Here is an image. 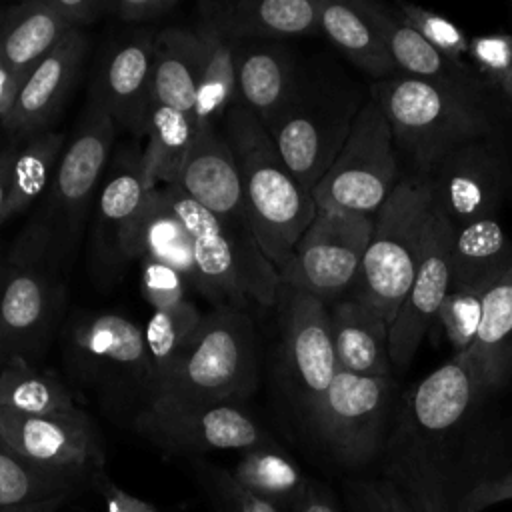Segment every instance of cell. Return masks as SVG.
<instances>
[{
    "mask_svg": "<svg viewBox=\"0 0 512 512\" xmlns=\"http://www.w3.org/2000/svg\"><path fill=\"white\" fill-rule=\"evenodd\" d=\"M490 398L466 354H454L400 398L380 476L414 512H460L496 450L498 434L484 428Z\"/></svg>",
    "mask_w": 512,
    "mask_h": 512,
    "instance_id": "obj_1",
    "label": "cell"
},
{
    "mask_svg": "<svg viewBox=\"0 0 512 512\" xmlns=\"http://www.w3.org/2000/svg\"><path fill=\"white\" fill-rule=\"evenodd\" d=\"M368 98L370 92L334 62L300 60L286 100L264 128L288 170L310 194L336 160Z\"/></svg>",
    "mask_w": 512,
    "mask_h": 512,
    "instance_id": "obj_2",
    "label": "cell"
},
{
    "mask_svg": "<svg viewBox=\"0 0 512 512\" xmlns=\"http://www.w3.org/2000/svg\"><path fill=\"white\" fill-rule=\"evenodd\" d=\"M222 134L240 172L250 228L280 272L312 224L318 206L288 170L256 114L234 104L222 118Z\"/></svg>",
    "mask_w": 512,
    "mask_h": 512,
    "instance_id": "obj_3",
    "label": "cell"
},
{
    "mask_svg": "<svg viewBox=\"0 0 512 512\" xmlns=\"http://www.w3.org/2000/svg\"><path fill=\"white\" fill-rule=\"evenodd\" d=\"M116 132L110 116L88 100L44 192V202L14 242V250L44 258L54 268L72 258L102 186Z\"/></svg>",
    "mask_w": 512,
    "mask_h": 512,
    "instance_id": "obj_4",
    "label": "cell"
},
{
    "mask_svg": "<svg viewBox=\"0 0 512 512\" xmlns=\"http://www.w3.org/2000/svg\"><path fill=\"white\" fill-rule=\"evenodd\" d=\"M368 92L390 126L396 150L410 160L418 176H428L456 146L496 132V116L488 102L430 82L394 74L374 82Z\"/></svg>",
    "mask_w": 512,
    "mask_h": 512,
    "instance_id": "obj_5",
    "label": "cell"
},
{
    "mask_svg": "<svg viewBox=\"0 0 512 512\" xmlns=\"http://www.w3.org/2000/svg\"><path fill=\"white\" fill-rule=\"evenodd\" d=\"M194 242L200 274V294L214 306L244 310L248 304L270 308L276 304L282 280L278 268L264 254L248 220H226L178 186H164Z\"/></svg>",
    "mask_w": 512,
    "mask_h": 512,
    "instance_id": "obj_6",
    "label": "cell"
},
{
    "mask_svg": "<svg viewBox=\"0 0 512 512\" xmlns=\"http://www.w3.org/2000/svg\"><path fill=\"white\" fill-rule=\"evenodd\" d=\"M398 402L394 376L338 370L302 434L328 464L350 476H364L366 468L382 460Z\"/></svg>",
    "mask_w": 512,
    "mask_h": 512,
    "instance_id": "obj_7",
    "label": "cell"
},
{
    "mask_svg": "<svg viewBox=\"0 0 512 512\" xmlns=\"http://www.w3.org/2000/svg\"><path fill=\"white\" fill-rule=\"evenodd\" d=\"M258 338L246 310L214 306L148 398L240 404L258 386ZM146 398V400H148Z\"/></svg>",
    "mask_w": 512,
    "mask_h": 512,
    "instance_id": "obj_8",
    "label": "cell"
},
{
    "mask_svg": "<svg viewBox=\"0 0 512 512\" xmlns=\"http://www.w3.org/2000/svg\"><path fill=\"white\" fill-rule=\"evenodd\" d=\"M430 206V182L414 174L402 178L376 212L352 296L376 310L388 326L414 280Z\"/></svg>",
    "mask_w": 512,
    "mask_h": 512,
    "instance_id": "obj_9",
    "label": "cell"
},
{
    "mask_svg": "<svg viewBox=\"0 0 512 512\" xmlns=\"http://www.w3.org/2000/svg\"><path fill=\"white\" fill-rule=\"evenodd\" d=\"M62 350L72 378L102 404L118 412L140 410L150 368L144 330L136 322L116 312L84 314L66 326Z\"/></svg>",
    "mask_w": 512,
    "mask_h": 512,
    "instance_id": "obj_10",
    "label": "cell"
},
{
    "mask_svg": "<svg viewBox=\"0 0 512 512\" xmlns=\"http://www.w3.org/2000/svg\"><path fill=\"white\" fill-rule=\"evenodd\" d=\"M398 182V150L390 126L380 106L368 98L312 198L318 208L372 216Z\"/></svg>",
    "mask_w": 512,
    "mask_h": 512,
    "instance_id": "obj_11",
    "label": "cell"
},
{
    "mask_svg": "<svg viewBox=\"0 0 512 512\" xmlns=\"http://www.w3.org/2000/svg\"><path fill=\"white\" fill-rule=\"evenodd\" d=\"M134 430L164 452L198 458L214 450H250L276 444L240 404L148 398L132 416Z\"/></svg>",
    "mask_w": 512,
    "mask_h": 512,
    "instance_id": "obj_12",
    "label": "cell"
},
{
    "mask_svg": "<svg viewBox=\"0 0 512 512\" xmlns=\"http://www.w3.org/2000/svg\"><path fill=\"white\" fill-rule=\"evenodd\" d=\"M372 230V216L318 208L280 270L282 286L306 292L326 306L340 300L358 278Z\"/></svg>",
    "mask_w": 512,
    "mask_h": 512,
    "instance_id": "obj_13",
    "label": "cell"
},
{
    "mask_svg": "<svg viewBox=\"0 0 512 512\" xmlns=\"http://www.w3.org/2000/svg\"><path fill=\"white\" fill-rule=\"evenodd\" d=\"M276 304L280 306L284 392L302 428L338 372L330 310L322 300L288 286L280 288Z\"/></svg>",
    "mask_w": 512,
    "mask_h": 512,
    "instance_id": "obj_14",
    "label": "cell"
},
{
    "mask_svg": "<svg viewBox=\"0 0 512 512\" xmlns=\"http://www.w3.org/2000/svg\"><path fill=\"white\" fill-rule=\"evenodd\" d=\"M0 272V364H34L56 328L62 284L50 262L14 248Z\"/></svg>",
    "mask_w": 512,
    "mask_h": 512,
    "instance_id": "obj_15",
    "label": "cell"
},
{
    "mask_svg": "<svg viewBox=\"0 0 512 512\" xmlns=\"http://www.w3.org/2000/svg\"><path fill=\"white\" fill-rule=\"evenodd\" d=\"M426 178L434 206L458 228L476 220H498L512 176L504 150L490 136L456 146Z\"/></svg>",
    "mask_w": 512,
    "mask_h": 512,
    "instance_id": "obj_16",
    "label": "cell"
},
{
    "mask_svg": "<svg viewBox=\"0 0 512 512\" xmlns=\"http://www.w3.org/2000/svg\"><path fill=\"white\" fill-rule=\"evenodd\" d=\"M0 432L28 462L90 484L104 470V448L94 420L82 410L24 416L0 410Z\"/></svg>",
    "mask_w": 512,
    "mask_h": 512,
    "instance_id": "obj_17",
    "label": "cell"
},
{
    "mask_svg": "<svg viewBox=\"0 0 512 512\" xmlns=\"http://www.w3.org/2000/svg\"><path fill=\"white\" fill-rule=\"evenodd\" d=\"M452 238V222L432 202L414 280L390 324V360L398 370L410 366L420 342L436 322L440 306L450 294Z\"/></svg>",
    "mask_w": 512,
    "mask_h": 512,
    "instance_id": "obj_18",
    "label": "cell"
},
{
    "mask_svg": "<svg viewBox=\"0 0 512 512\" xmlns=\"http://www.w3.org/2000/svg\"><path fill=\"white\" fill-rule=\"evenodd\" d=\"M146 192L140 154L124 152L102 182L92 208L90 272L102 288L116 282L134 260L132 244Z\"/></svg>",
    "mask_w": 512,
    "mask_h": 512,
    "instance_id": "obj_19",
    "label": "cell"
},
{
    "mask_svg": "<svg viewBox=\"0 0 512 512\" xmlns=\"http://www.w3.org/2000/svg\"><path fill=\"white\" fill-rule=\"evenodd\" d=\"M154 34L136 30L116 38L104 52L92 88L94 100L114 122L116 130L144 136L152 106Z\"/></svg>",
    "mask_w": 512,
    "mask_h": 512,
    "instance_id": "obj_20",
    "label": "cell"
},
{
    "mask_svg": "<svg viewBox=\"0 0 512 512\" xmlns=\"http://www.w3.org/2000/svg\"><path fill=\"white\" fill-rule=\"evenodd\" d=\"M86 50V34L82 30H70L24 78L10 112L0 122L2 128L18 140L46 132L64 108L80 76Z\"/></svg>",
    "mask_w": 512,
    "mask_h": 512,
    "instance_id": "obj_21",
    "label": "cell"
},
{
    "mask_svg": "<svg viewBox=\"0 0 512 512\" xmlns=\"http://www.w3.org/2000/svg\"><path fill=\"white\" fill-rule=\"evenodd\" d=\"M358 4L384 42L396 72L490 104L488 96L492 88L478 76L474 66L452 62L440 54L416 30L404 24L398 14L388 12L380 2L358 0Z\"/></svg>",
    "mask_w": 512,
    "mask_h": 512,
    "instance_id": "obj_22",
    "label": "cell"
},
{
    "mask_svg": "<svg viewBox=\"0 0 512 512\" xmlns=\"http://www.w3.org/2000/svg\"><path fill=\"white\" fill-rule=\"evenodd\" d=\"M196 24L234 42L308 36L320 32V0H204Z\"/></svg>",
    "mask_w": 512,
    "mask_h": 512,
    "instance_id": "obj_23",
    "label": "cell"
},
{
    "mask_svg": "<svg viewBox=\"0 0 512 512\" xmlns=\"http://www.w3.org/2000/svg\"><path fill=\"white\" fill-rule=\"evenodd\" d=\"M174 186L220 218L248 220L240 172L230 144L216 124H198Z\"/></svg>",
    "mask_w": 512,
    "mask_h": 512,
    "instance_id": "obj_24",
    "label": "cell"
},
{
    "mask_svg": "<svg viewBox=\"0 0 512 512\" xmlns=\"http://www.w3.org/2000/svg\"><path fill=\"white\" fill-rule=\"evenodd\" d=\"M328 310L336 368L356 376H392L388 322L352 294Z\"/></svg>",
    "mask_w": 512,
    "mask_h": 512,
    "instance_id": "obj_25",
    "label": "cell"
},
{
    "mask_svg": "<svg viewBox=\"0 0 512 512\" xmlns=\"http://www.w3.org/2000/svg\"><path fill=\"white\" fill-rule=\"evenodd\" d=\"M300 58L280 40H246L236 44L238 104L266 124L286 100Z\"/></svg>",
    "mask_w": 512,
    "mask_h": 512,
    "instance_id": "obj_26",
    "label": "cell"
},
{
    "mask_svg": "<svg viewBox=\"0 0 512 512\" xmlns=\"http://www.w3.org/2000/svg\"><path fill=\"white\" fill-rule=\"evenodd\" d=\"M134 260H154L178 270L192 290L200 292V274L194 260V242L182 216L172 206L166 188L146 192L132 244Z\"/></svg>",
    "mask_w": 512,
    "mask_h": 512,
    "instance_id": "obj_27",
    "label": "cell"
},
{
    "mask_svg": "<svg viewBox=\"0 0 512 512\" xmlns=\"http://www.w3.org/2000/svg\"><path fill=\"white\" fill-rule=\"evenodd\" d=\"M462 354L486 394L496 396L512 380V268L486 292L476 338Z\"/></svg>",
    "mask_w": 512,
    "mask_h": 512,
    "instance_id": "obj_28",
    "label": "cell"
},
{
    "mask_svg": "<svg viewBox=\"0 0 512 512\" xmlns=\"http://www.w3.org/2000/svg\"><path fill=\"white\" fill-rule=\"evenodd\" d=\"M204 46L196 28L170 26L154 34L152 102L194 114Z\"/></svg>",
    "mask_w": 512,
    "mask_h": 512,
    "instance_id": "obj_29",
    "label": "cell"
},
{
    "mask_svg": "<svg viewBox=\"0 0 512 512\" xmlns=\"http://www.w3.org/2000/svg\"><path fill=\"white\" fill-rule=\"evenodd\" d=\"M198 130L194 114L152 102L144 126L146 146L140 152V172L146 190L174 186Z\"/></svg>",
    "mask_w": 512,
    "mask_h": 512,
    "instance_id": "obj_30",
    "label": "cell"
},
{
    "mask_svg": "<svg viewBox=\"0 0 512 512\" xmlns=\"http://www.w3.org/2000/svg\"><path fill=\"white\" fill-rule=\"evenodd\" d=\"M46 0H28L6 10L0 60L22 80L70 32Z\"/></svg>",
    "mask_w": 512,
    "mask_h": 512,
    "instance_id": "obj_31",
    "label": "cell"
},
{
    "mask_svg": "<svg viewBox=\"0 0 512 512\" xmlns=\"http://www.w3.org/2000/svg\"><path fill=\"white\" fill-rule=\"evenodd\" d=\"M320 32L374 82L396 74L384 42L358 0H320Z\"/></svg>",
    "mask_w": 512,
    "mask_h": 512,
    "instance_id": "obj_32",
    "label": "cell"
},
{
    "mask_svg": "<svg viewBox=\"0 0 512 512\" xmlns=\"http://www.w3.org/2000/svg\"><path fill=\"white\" fill-rule=\"evenodd\" d=\"M512 268V242L498 220L454 228L450 290L492 286Z\"/></svg>",
    "mask_w": 512,
    "mask_h": 512,
    "instance_id": "obj_33",
    "label": "cell"
},
{
    "mask_svg": "<svg viewBox=\"0 0 512 512\" xmlns=\"http://www.w3.org/2000/svg\"><path fill=\"white\" fill-rule=\"evenodd\" d=\"M230 474L246 492L286 512H292L310 482L300 464L278 442L240 452Z\"/></svg>",
    "mask_w": 512,
    "mask_h": 512,
    "instance_id": "obj_34",
    "label": "cell"
},
{
    "mask_svg": "<svg viewBox=\"0 0 512 512\" xmlns=\"http://www.w3.org/2000/svg\"><path fill=\"white\" fill-rule=\"evenodd\" d=\"M86 482L40 468L20 456L0 432V512L42 502H68Z\"/></svg>",
    "mask_w": 512,
    "mask_h": 512,
    "instance_id": "obj_35",
    "label": "cell"
},
{
    "mask_svg": "<svg viewBox=\"0 0 512 512\" xmlns=\"http://www.w3.org/2000/svg\"><path fill=\"white\" fill-rule=\"evenodd\" d=\"M64 146L66 136L54 130L22 138L20 144H12L6 220L28 210L30 204L46 192Z\"/></svg>",
    "mask_w": 512,
    "mask_h": 512,
    "instance_id": "obj_36",
    "label": "cell"
},
{
    "mask_svg": "<svg viewBox=\"0 0 512 512\" xmlns=\"http://www.w3.org/2000/svg\"><path fill=\"white\" fill-rule=\"evenodd\" d=\"M204 46L202 70L196 90L194 116L198 124H216L224 118L228 108L238 104V76H236V44L234 40L204 28L194 26Z\"/></svg>",
    "mask_w": 512,
    "mask_h": 512,
    "instance_id": "obj_37",
    "label": "cell"
},
{
    "mask_svg": "<svg viewBox=\"0 0 512 512\" xmlns=\"http://www.w3.org/2000/svg\"><path fill=\"white\" fill-rule=\"evenodd\" d=\"M76 408L72 392L56 374L28 362H12L0 368V410L46 416Z\"/></svg>",
    "mask_w": 512,
    "mask_h": 512,
    "instance_id": "obj_38",
    "label": "cell"
},
{
    "mask_svg": "<svg viewBox=\"0 0 512 512\" xmlns=\"http://www.w3.org/2000/svg\"><path fill=\"white\" fill-rule=\"evenodd\" d=\"M202 318L204 314L198 310V306L192 300H186L176 308L152 310L144 328V344H146L148 368H150L148 396L172 372L184 348L196 334Z\"/></svg>",
    "mask_w": 512,
    "mask_h": 512,
    "instance_id": "obj_39",
    "label": "cell"
},
{
    "mask_svg": "<svg viewBox=\"0 0 512 512\" xmlns=\"http://www.w3.org/2000/svg\"><path fill=\"white\" fill-rule=\"evenodd\" d=\"M190 468L214 512H286L246 492L232 478L230 468L202 458H192Z\"/></svg>",
    "mask_w": 512,
    "mask_h": 512,
    "instance_id": "obj_40",
    "label": "cell"
},
{
    "mask_svg": "<svg viewBox=\"0 0 512 512\" xmlns=\"http://www.w3.org/2000/svg\"><path fill=\"white\" fill-rule=\"evenodd\" d=\"M490 286H470L460 290H450L436 322L442 326L446 340L450 342L454 354L466 352L478 332L480 318H482V304L484 296Z\"/></svg>",
    "mask_w": 512,
    "mask_h": 512,
    "instance_id": "obj_41",
    "label": "cell"
},
{
    "mask_svg": "<svg viewBox=\"0 0 512 512\" xmlns=\"http://www.w3.org/2000/svg\"><path fill=\"white\" fill-rule=\"evenodd\" d=\"M398 18L416 30L432 48L450 58L452 62L464 64V56L470 50L466 32L448 18L426 10L416 4H398Z\"/></svg>",
    "mask_w": 512,
    "mask_h": 512,
    "instance_id": "obj_42",
    "label": "cell"
},
{
    "mask_svg": "<svg viewBox=\"0 0 512 512\" xmlns=\"http://www.w3.org/2000/svg\"><path fill=\"white\" fill-rule=\"evenodd\" d=\"M512 498V432L498 438L494 456L476 482V486L464 496L460 512H482L484 508Z\"/></svg>",
    "mask_w": 512,
    "mask_h": 512,
    "instance_id": "obj_43",
    "label": "cell"
},
{
    "mask_svg": "<svg viewBox=\"0 0 512 512\" xmlns=\"http://www.w3.org/2000/svg\"><path fill=\"white\" fill-rule=\"evenodd\" d=\"M342 496L346 512H414L400 488L382 476H348Z\"/></svg>",
    "mask_w": 512,
    "mask_h": 512,
    "instance_id": "obj_44",
    "label": "cell"
},
{
    "mask_svg": "<svg viewBox=\"0 0 512 512\" xmlns=\"http://www.w3.org/2000/svg\"><path fill=\"white\" fill-rule=\"evenodd\" d=\"M142 294L152 310L176 308L188 300V280L174 268L154 262L142 260Z\"/></svg>",
    "mask_w": 512,
    "mask_h": 512,
    "instance_id": "obj_45",
    "label": "cell"
},
{
    "mask_svg": "<svg viewBox=\"0 0 512 512\" xmlns=\"http://www.w3.org/2000/svg\"><path fill=\"white\" fill-rule=\"evenodd\" d=\"M468 56L474 62L478 76L494 90H500L502 80L512 70V34H490L470 42Z\"/></svg>",
    "mask_w": 512,
    "mask_h": 512,
    "instance_id": "obj_46",
    "label": "cell"
},
{
    "mask_svg": "<svg viewBox=\"0 0 512 512\" xmlns=\"http://www.w3.org/2000/svg\"><path fill=\"white\" fill-rule=\"evenodd\" d=\"M180 6V0H106V16L124 24L154 22Z\"/></svg>",
    "mask_w": 512,
    "mask_h": 512,
    "instance_id": "obj_47",
    "label": "cell"
},
{
    "mask_svg": "<svg viewBox=\"0 0 512 512\" xmlns=\"http://www.w3.org/2000/svg\"><path fill=\"white\" fill-rule=\"evenodd\" d=\"M90 486L100 494L104 502V512H156L150 502L126 492L104 470L96 472L90 478Z\"/></svg>",
    "mask_w": 512,
    "mask_h": 512,
    "instance_id": "obj_48",
    "label": "cell"
},
{
    "mask_svg": "<svg viewBox=\"0 0 512 512\" xmlns=\"http://www.w3.org/2000/svg\"><path fill=\"white\" fill-rule=\"evenodd\" d=\"M56 16L72 30H82L106 16V0H46Z\"/></svg>",
    "mask_w": 512,
    "mask_h": 512,
    "instance_id": "obj_49",
    "label": "cell"
},
{
    "mask_svg": "<svg viewBox=\"0 0 512 512\" xmlns=\"http://www.w3.org/2000/svg\"><path fill=\"white\" fill-rule=\"evenodd\" d=\"M292 512H342V504L328 484L310 478L304 494L292 506Z\"/></svg>",
    "mask_w": 512,
    "mask_h": 512,
    "instance_id": "obj_50",
    "label": "cell"
},
{
    "mask_svg": "<svg viewBox=\"0 0 512 512\" xmlns=\"http://www.w3.org/2000/svg\"><path fill=\"white\" fill-rule=\"evenodd\" d=\"M22 78L12 72L2 60H0V122L6 118V114L12 108V102L22 86Z\"/></svg>",
    "mask_w": 512,
    "mask_h": 512,
    "instance_id": "obj_51",
    "label": "cell"
},
{
    "mask_svg": "<svg viewBox=\"0 0 512 512\" xmlns=\"http://www.w3.org/2000/svg\"><path fill=\"white\" fill-rule=\"evenodd\" d=\"M10 162H12V146L0 148V226L6 222L8 190H10Z\"/></svg>",
    "mask_w": 512,
    "mask_h": 512,
    "instance_id": "obj_52",
    "label": "cell"
},
{
    "mask_svg": "<svg viewBox=\"0 0 512 512\" xmlns=\"http://www.w3.org/2000/svg\"><path fill=\"white\" fill-rule=\"evenodd\" d=\"M62 504L66 502H42V504H32V506H20V508H12V510H6V512H56Z\"/></svg>",
    "mask_w": 512,
    "mask_h": 512,
    "instance_id": "obj_53",
    "label": "cell"
},
{
    "mask_svg": "<svg viewBox=\"0 0 512 512\" xmlns=\"http://www.w3.org/2000/svg\"><path fill=\"white\" fill-rule=\"evenodd\" d=\"M500 92L504 94V98L508 100V104L512 106V70L506 74V78L500 84Z\"/></svg>",
    "mask_w": 512,
    "mask_h": 512,
    "instance_id": "obj_54",
    "label": "cell"
},
{
    "mask_svg": "<svg viewBox=\"0 0 512 512\" xmlns=\"http://www.w3.org/2000/svg\"><path fill=\"white\" fill-rule=\"evenodd\" d=\"M6 10L8 8H0V36L4 32V24H6Z\"/></svg>",
    "mask_w": 512,
    "mask_h": 512,
    "instance_id": "obj_55",
    "label": "cell"
},
{
    "mask_svg": "<svg viewBox=\"0 0 512 512\" xmlns=\"http://www.w3.org/2000/svg\"><path fill=\"white\" fill-rule=\"evenodd\" d=\"M0 280H2V272H0Z\"/></svg>",
    "mask_w": 512,
    "mask_h": 512,
    "instance_id": "obj_56",
    "label": "cell"
}]
</instances>
